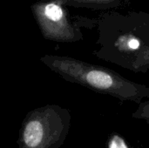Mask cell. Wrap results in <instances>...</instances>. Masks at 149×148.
<instances>
[{"mask_svg": "<svg viewBox=\"0 0 149 148\" xmlns=\"http://www.w3.org/2000/svg\"><path fill=\"white\" fill-rule=\"evenodd\" d=\"M45 15L52 21H59L63 17V11L58 5L51 3L45 7Z\"/></svg>", "mask_w": 149, "mask_h": 148, "instance_id": "5", "label": "cell"}, {"mask_svg": "<svg viewBox=\"0 0 149 148\" xmlns=\"http://www.w3.org/2000/svg\"><path fill=\"white\" fill-rule=\"evenodd\" d=\"M91 148H93V147H91Z\"/></svg>", "mask_w": 149, "mask_h": 148, "instance_id": "8", "label": "cell"}, {"mask_svg": "<svg viewBox=\"0 0 149 148\" xmlns=\"http://www.w3.org/2000/svg\"><path fill=\"white\" fill-rule=\"evenodd\" d=\"M41 61L65 80L121 101L140 104L149 98V87L131 81L112 69L69 57L45 56Z\"/></svg>", "mask_w": 149, "mask_h": 148, "instance_id": "1", "label": "cell"}, {"mask_svg": "<svg viewBox=\"0 0 149 148\" xmlns=\"http://www.w3.org/2000/svg\"><path fill=\"white\" fill-rule=\"evenodd\" d=\"M132 118L145 121L149 126V99L138 105L137 109L132 113Z\"/></svg>", "mask_w": 149, "mask_h": 148, "instance_id": "3", "label": "cell"}, {"mask_svg": "<svg viewBox=\"0 0 149 148\" xmlns=\"http://www.w3.org/2000/svg\"><path fill=\"white\" fill-rule=\"evenodd\" d=\"M148 46H149V37H148Z\"/></svg>", "mask_w": 149, "mask_h": 148, "instance_id": "6", "label": "cell"}, {"mask_svg": "<svg viewBox=\"0 0 149 148\" xmlns=\"http://www.w3.org/2000/svg\"><path fill=\"white\" fill-rule=\"evenodd\" d=\"M148 70H149V63H148Z\"/></svg>", "mask_w": 149, "mask_h": 148, "instance_id": "7", "label": "cell"}, {"mask_svg": "<svg viewBox=\"0 0 149 148\" xmlns=\"http://www.w3.org/2000/svg\"><path fill=\"white\" fill-rule=\"evenodd\" d=\"M71 113L58 105H46L30 111L24 119L18 148H59L71 127Z\"/></svg>", "mask_w": 149, "mask_h": 148, "instance_id": "2", "label": "cell"}, {"mask_svg": "<svg viewBox=\"0 0 149 148\" xmlns=\"http://www.w3.org/2000/svg\"><path fill=\"white\" fill-rule=\"evenodd\" d=\"M107 145V148H130L124 138L116 133H113L109 136Z\"/></svg>", "mask_w": 149, "mask_h": 148, "instance_id": "4", "label": "cell"}]
</instances>
